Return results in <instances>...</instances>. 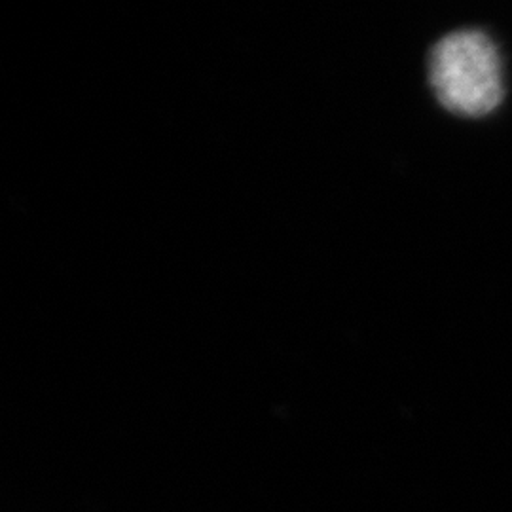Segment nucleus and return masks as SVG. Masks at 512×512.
<instances>
[{
	"instance_id": "f257e3e1",
	"label": "nucleus",
	"mask_w": 512,
	"mask_h": 512,
	"mask_svg": "<svg viewBox=\"0 0 512 512\" xmlns=\"http://www.w3.org/2000/svg\"><path fill=\"white\" fill-rule=\"evenodd\" d=\"M429 82L444 109L482 118L503 101V69L494 40L478 29L440 38L429 55Z\"/></svg>"
}]
</instances>
